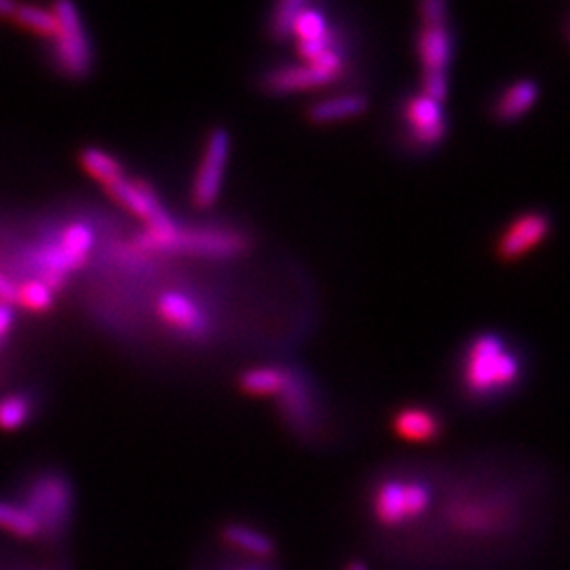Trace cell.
I'll return each instance as SVG.
<instances>
[{
	"mask_svg": "<svg viewBox=\"0 0 570 570\" xmlns=\"http://www.w3.org/2000/svg\"><path fill=\"white\" fill-rule=\"evenodd\" d=\"M524 364L516 349L494 332L473 337L460 357V389L471 402H493L520 384Z\"/></svg>",
	"mask_w": 570,
	"mask_h": 570,
	"instance_id": "1",
	"label": "cell"
},
{
	"mask_svg": "<svg viewBox=\"0 0 570 570\" xmlns=\"http://www.w3.org/2000/svg\"><path fill=\"white\" fill-rule=\"evenodd\" d=\"M37 520L40 539L49 549H58L73 527L75 516V489L66 473L47 469L33 476L17 501Z\"/></svg>",
	"mask_w": 570,
	"mask_h": 570,
	"instance_id": "2",
	"label": "cell"
},
{
	"mask_svg": "<svg viewBox=\"0 0 570 570\" xmlns=\"http://www.w3.org/2000/svg\"><path fill=\"white\" fill-rule=\"evenodd\" d=\"M431 503L433 489L422 478H384L372 493V516L380 527L400 529L420 520Z\"/></svg>",
	"mask_w": 570,
	"mask_h": 570,
	"instance_id": "3",
	"label": "cell"
},
{
	"mask_svg": "<svg viewBox=\"0 0 570 570\" xmlns=\"http://www.w3.org/2000/svg\"><path fill=\"white\" fill-rule=\"evenodd\" d=\"M138 245L147 252H189L201 256H237L245 250L243 235L227 228H167L144 230Z\"/></svg>",
	"mask_w": 570,
	"mask_h": 570,
	"instance_id": "4",
	"label": "cell"
},
{
	"mask_svg": "<svg viewBox=\"0 0 570 570\" xmlns=\"http://www.w3.org/2000/svg\"><path fill=\"white\" fill-rule=\"evenodd\" d=\"M402 121L406 125V142L415 151H431L440 147L448 134V121L442 104L425 93L404 100Z\"/></svg>",
	"mask_w": 570,
	"mask_h": 570,
	"instance_id": "5",
	"label": "cell"
},
{
	"mask_svg": "<svg viewBox=\"0 0 570 570\" xmlns=\"http://www.w3.org/2000/svg\"><path fill=\"white\" fill-rule=\"evenodd\" d=\"M53 13L58 17V35L53 40L60 66L71 76L87 75L91 66V49L75 4L58 2L53 4Z\"/></svg>",
	"mask_w": 570,
	"mask_h": 570,
	"instance_id": "6",
	"label": "cell"
},
{
	"mask_svg": "<svg viewBox=\"0 0 570 570\" xmlns=\"http://www.w3.org/2000/svg\"><path fill=\"white\" fill-rule=\"evenodd\" d=\"M230 138L225 129H214L207 138L205 151L201 156V165L192 185V203L199 210H207L220 197L225 172H227Z\"/></svg>",
	"mask_w": 570,
	"mask_h": 570,
	"instance_id": "7",
	"label": "cell"
},
{
	"mask_svg": "<svg viewBox=\"0 0 570 570\" xmlns=\"http://www.w3.org/2000/svg\"><path fill=\"white\" fill-rule=\"evenodd\" d=\"M344 60H342L341 49H332L321 53L319 58L304 62L301 66H288V68H277L268 73L265 78L266 89L273 93H290V91H301L306 87H317L334 80L341 75Z\"/></svg>",
	"mask_w": 570,
	"mask_h": 570,
	"instance_id": "8",
	"label": "cell"
},
{
	"mask_svg": "<svg viewBox=\"0 0 570 570\" xmlns=\"http://www.w3.org/2000/svg\"><path fill=\"white\" fill-rule=\"evenodd\" d=\"M549 228H552V218L545 212L520 214L498 237L496 256L503 263L520 261L549 235Z\"/></svg>",
	"mask_w": 570,
	"mask_h": 570,
	"instance_id": "9",
	"label": "cell"
},
{
	"mask_svg": "<svg viewBox=\"0 0 570 570\" xmlns=\"http://www.w3.org/2000/svg\"><path fill=\"white\" fill-rule=\"evenodd\" d=\"M106 190L123 207H127L131 214L144 220L147 230H167V228L176 227V223L163 210L159 197L154 194V190L149 185L121 178L118 182L106 187Z\"/></svg>",
	"mask_w": 570,
	"mask_h": 570,
	"instance_id": "10",
	"label": "cell"
},
{
	"mask_svg": "<svg viewBox=\"0 0 570 570\" xmlns=\"http://www.w3.org/2000/svg\"><path fill=\"white\" fill-rule=\"evenodd\" d=\"M417 51L425 75H446L455 53V37L448 24H422L418 30Z\"/></svg>",
	"mask_w": 570,
	"mask_h": 570,
	"instance_id": "11",
	"label": "cell"
},
{
	"mask_svg": "<svg viewBox=\"0 0 570 570\" xmlns=\"http://www.w3.org/2000/svg\"><path fill=\"white\" fill-rule=\"evenodd\" d=\"M159 313L172 328L189 337H203L210 326L201 306L180 292H165L159 299Z\"/></svg>",
	"mask_w": 570,
	"mask_h": 570,
	"instance_id": "12",
	"label": "cell"
},
{
	"mask_svg": "<svg viewBox=\"0 0 570 570\" xmlns=\"http://www.w3.org/2000/svg\"><path fill=\"white\" fill-rule=\"evenodd\" d=\"M393 433L406 442H433L442 435V418L422 406H404L391 418Z\"/></svg>",
	"mask_w": 570,
	"mask_h": 570,
	"instance_id": "13",
	"label": "cell"
},
{
	"mask_svg": "<svg viewBox=\"0 0 570 570\" xmlns=\"http://www.w3.org/2000/svg\"><path fill=\"white\" fill-rule=\"evenodd\" d=\"M539 98V85L531 78H520L505 87L494 100L493 116L501 123L518 121L531 111Z\"/></svg>",
	"mask_w": 570,
	"mask_h": 570,
	"instance_id": "14",
	"label": "cell"
},
{
	"mask_svg": "<svg viewBox=\"0 0 570 570\" xmlns=\"http://www.w3.org/2000/svg\"><path fill=\"white\" fill-rule=\"evenodd\" d=\"M279 397H281L286 420L290 422V427L301 435L311 433V429H313V400H311V393L306 391L303 377L290 372L288 384Z\"/></svg>",
	"mask_w": 570,
	"mask_h": 570,
	"instance_id": "15",
	"label": "cell"
},
{
	"mask_svg": "<svg viewBox=\"0 0 570 570\" xmlns=\"http://www.w3.org/2000/svg\"><path fill=\"white\" fill-rule=\"evenodd\" d=\"M223 541L239 549L241 554H248V556H254V558H263L268 560L275 556V541L258 529H252V527H245V524H227L223 527Z\"/></svg>",
	"mask_w": 570,
	"mask_h": 570,
	"instance_id": "16",
	"label": "cell"
},
{
	"mask_svg": "<svg viewBox=\"0 0 570 570\" xmlns=\"http://www.w3.org/2000/svg\"><path fill=\"white\" fill-rule=\"evenodd\" d=\"M366 109H368L366 96L344 93V96H337V98L321 100V102L313 104L306 111V116L313 123H332V121H342V118H349V116L366 113Z\"/></svg>",
	"mask_w": 570,
	"mask_h": 570,
	"instance_id": "17",
	"label": "cell"
},
{
	"mask_svg": "<svg viewBox=\"0 0 570 570\" xmlns=\"http://www.w3.org/2000/svg\"><path fill=\"white\" fill-rule=\"evenodd\" d=\"M290 379V370L279 366H263L241 375L239 387L250 395H281Z\"/></svg>",
	"mask_w": 570,
	"mask_h": 570,
	"instance_id": "18",
	"label": "cell"
},
{
	"mask_svg": "<svg viewBox=\"0 0 570 570\" xmlns=\"http://www.w3.org/2000/svg\"><path fill=\"white\" fill-rule=\"evenodd\" d=\"M0 529L22 541H38L37 520L17 501H0Z\"/></svg>",
	"mask_w": 570,
	"mask_h": 570,
	"instance_id": "19",
	"label": "cell"
},
{
	"mask_svg": "<svg viewBox=\"0 0 570 570\" xmlns=\"http://www.w3.org/2000/svg\"><path fill=\"white\" fill-rule=\"evenodd\" d=\"M80 165L91 178H96L104 187H111L114 182H118L121 178H125L123 176V165L114 156H111L109 152L100 151V149L83 151Z\"/></svg>",
	"mask_w": 570,
	"mask_h": 570,
	"instance_id": "20",
	"label": "cell"
},
{
	"mask_svg": "<svg viewBox=\"0 0 570 570\" xmlns=\"http://www.w3.org/2000/svg\"><path fill=\"white\" fill-rule=\"evenodd\" d=\"M60 250L64 252V256L68 258V263L73 266V270L80 268L87 261V254L93 248V232L87 225H71L62 232L60 241H58Z\"/></svg>",
	"mask_w": 570,
	"mask_h": 570,
	"instance_id": "21",
	"label": "cell"
},
{
	"mask_svg": "<svg viewBox=\"0 0 570 570\" xmlns=\"http://www.w3.org/2000/svg\"><path fill=\"white\" fill-rule=\"evenodd\" d=\"M13 17L38 37L55 38L58 35V17L53 9L49 11L40 7H15Z\"/></svg>",
	"mask_w": 570,
	"mask_h": 570,
	"instance_id": "22",
	"label": "cell"
},
{
	"mask_svg": "<svg viewBox=\"0 0 570 570\" xmlns=\"http://www.w3.org/2000/svg\"><path fill=\"white\" fill-rule=\"evenodd\" d=\"M33 415V404L26 395L13 393L0 400V429L15 431L28 422Z\"/></svg>",
	"mask_w": 570,
	"mask_h": 570,
	"instance_id": "23",
	"label": "cell"
},
{
	"mask_svg": "<svg viewBox=\"0 0 570 570\" xmlns=\"http://www.w3.org/2000/svg\"><path fill=\"white\" fill-rule=\"evenodd\" d=\"M328 33H330V26H328L324 11L317 7L304 4L303 11L299 13V17L294 22L292 35H296L299 42H308V40L326 37Z\"/></svg>",
	"mask_w": 570,
	"mask_h": 570,
	"instance_id": "24",
	"label": "cell"
},
{
	"mask_svg": "<svg viewBox=\"0 0 570 570\" xmlns=\"http://www.w3.org/2000/svg\"><path fill=\"white\" fill-rule=\"evenodd\" d=\"M17 303L28 311H47L53 304V290L42 279H30L17 286Z\"/></svg>",
	"mask_w": 570,
	"mask_h": 570,
	"instance_id": "25",
	"label": "cell"
},
{
	"mask_svg": "<svg viewBox=\"0 0 570 570\" xmlns=\"http://www.w3.org/2000/svg\"><path fill=\"white\" fill-rule=\"evenodd\" d=\"M306 2L301 0H286V2H279L275 9H273V17H270V35L275 38H288L294 30V22L299 17V13L303 11Z\"/></svg>",
	"mask_w": 570,
	"mask_h": 570,
	"instance_id": "26",
	"label": "cell"
},
{
	"mask_svg": "<svg viewBox=\"0 0 570 570\" xmlns=\"http://www.w3.org/2000/svg\"><path fill=\"white\" fill-rule=\"evenodd\" d=\"M418 11H420L422 24H444L448 20V7L444 2H438V0L422 2L418 7Z\"/></svg>",
	"mask_w": 570,
	"mask_h": 570,
	"instance_id": "27",
	"label": "cell"
},
{
	"mask_svg": "<svg viewBox=\"0 0 570 570\" xmlns=\"http://www.w3.org/2000/svg\"><path fill=\"white\" fill-rule=\"evenodd\" d=\"M0 303H17V286H13L2 273H0Z\"/></svg>",
	"mask_w": 570,
	"mask_h": 570,
	"instance_id": "28",
	"label": "cell"
},
{
	"mask_svg": "<svg viewBox=\"0 0 570 570\" xmlns=\"http://www.w3.org/2000/svg\"><path fill=\"white\" fill-rule=\"evenodd\" d=\"M13 326V308L9 304L0 303V341L9 334Z\"/></svg>",
	"mask_w": 570,
	"mask_h": 570,
	"instance_id": "29",
	"label": "cell"
},
{
	"mask_svg": "<svg viewBox=\"0 0 570 570\" xmlns=\"http://www.w3.org/2000/svg\"><path fill=\"white\" fill-rule=\"evenodd\" d=\"M344 570H368V567H366L364 562H357V560H355V562H351Z\"/></svg>",
	"mask_w": 570,
	"mask_h": 570,
	"instance_id": "30",
	"label": "cell"
},
{
	"mask_svg": "<svg viewBox=\"0 0 570 570\" xmlns=\"http://www.w3.org/2000/svg\"><path fill=\"white\" fill-rule=\"evenodd\" d=\"M239 570H261V569H239Z\"/></svg>",
	"mask_w": 570,
	"mask_h": 570,
	"instance_id": "31",
	"label": "cell"
},
{
	"mask_svg": "<svg viewBox=\"0 0 570 570\" xmlns=\"http://www.w3.org/2000/svg\"><path fill=\"white\" fill-rule=\"evenodd\" d=\"M49 570H51V569H49Z\"/></svg>",
	"mask_w": 570,
	"mask_h": 570,
	"instance_id": "32",
	"label": "cell"
}]
</instances>
